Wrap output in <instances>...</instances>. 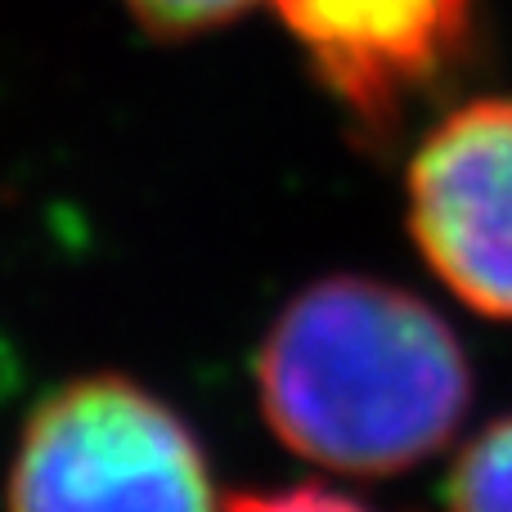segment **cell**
<instances>
[{"label":"cell","mask_w":512,"mask_h":512,"mask_svg":"<svg viewBox=\"0 0 512 512\" xmlns=\"http://www.w3.org/2000/svg\"><path fill=\"white\" fill-rule=\"evenodd\" d=\"M252 373L283 450L360 481L441 454L472 405L454 328L414 292L360 274L301 288L265 328Z\"/></svg>","instance_id":"obj_1"},{"label":"cell","mask_w":512,"mask_h":512,"mask_svg":"<svg viewBox=\"0 0 512 512\" xmlns=\"http://www.w3.org/2000/svg\"><path fill=\"white\" fill-rule=\"evenodd\" d=\"M5 512H225L198 432L122 373H86L32 409Z\"/></svg>","instance_id":"obj_2"},{"label":"cell","mask_w":512,"mask_h":512,"mask_svg":"<svg viewBox=\"0 0 512 512\" xmlns=\"http://www.w3.org/2000/svg\"><path fill=\"white\" fill-rule=\"evenodd\" d=\"M409 221L441 283L512 319V99L450 113L409 167Z\"/></svg>","instance_id":"obj_3"},{"label":"cell","mask_w":512,"mask_h":512,"mask_svg":"<svg viewBox=\"0 0 512 512\" xmlns=\"http://www.w3.org/2000/svg\"><path fill=\"white\" fill-rule=\"evenodd\" d=\"M319 81L360 122L391 135L463 63L477 0H274Z\"/></svg>","instance_id":"obj_4"},{"label":"cell","mask_w":512,"mask_h":512,"mask_svg":"<svg viewBox=\"0 0 512 512\" xmlns=\"http://www.w3.org/2000/svg\"><path fill=\"white\" fill-rule=\"evenodd\" d=\"M445 512H512V414L459 450L445 481Z\"/></svg>","instance_id":"obj_5"},{"label":"cell","mask_w":512,"mask_h":512,"mask_svg":"<svg viewBox=\"0 0 512 512\" xmlns=\"http://www.w3.org/2000/svg\"><path fill=\"white\" fill-rule=\"evenodd\" d=\"M131 14L162 41H185V36L212 32V27L239 18L252 0H126Z\"/></svg>","instance_id":"obj_6"},{"label":"cell","mask_w":512,"mask_h":512,"mask_svg":"<svg viewBox=\"0 0 512 512\" xmlns=\"http://www.w3.org/2000/svg\"><path fill=\"white\" fill-rule=\"evenodd\" d=\"M225 512H373V508L328 486H288V490L234 495L225 499Z\"/></svg>","instance_id":"obj_7"}]
</instances>
